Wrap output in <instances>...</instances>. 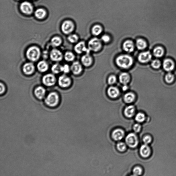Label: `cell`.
<instances>
[{"mask_svg": "<svg viewBox=\"0 0 176 176\" xmlns=\"http://www.w3.org/2000/svg\"><path fill=\"white\" fill-rule=\"evenodd\" d=\"M114 62L118 69L127 71L134 66L135 61L132 54L124 52L117 55L115 58Z\"/></svg>", "mask_w": 176, "mask_h": 176, "instance_id": "cell-1", "label": "cell"}, {"mask_svg": "<svg viewBox=\"0 0 176 176\" xmlns=\"http://www.w3.org/2000/svg\"><path fill=\"white\" fill-rule=\"evenodd\" d=\"M88 49L91 53H98L103 49V44L98 37H93L87 42Z\"/></svg>", "mask_w": 176, "mask_h": 176, "instance_id": "cell-2", "label": "cell"}, {"mask_svg": "<svg viewBox=\"0 0 176 176\" xmlns=\"http://www.w3.org/2000/svg\"><path fill=\"white\" fill-rule=\"evenodd\" d=\"M60 97L56 92H51L48 95L44 100L46 105L48 107L52 108L56 107L60 103Z\"/></svg>", "mask_w": 176, "mask_h": 176, "instance_id": "cell-3", "label": "cell"}, {"mask_svg": "<svg viewBox=\"0 0 176 176\" xmlns=\"http://www.w3.org/2000/svg\"><path fill=\"white\" fill-rule=\"evenodd\" d=\"M40 55V50L37 46H31L27 51V58L32 61L35 62L37 61L39 59Z\"/></svg>", "mask_w": 176, "mask_h": 176, "instance_id": "cell-4", "label": "cell"}, {"mask_svg": "<svg viewBox=\"0 0 176 176\" xmlns=\"http://www.w3.org/2000/svg\"><path fill=\"white\" fill-rule=\"evenodd\" d=\"M122 48L124 52L132 54L136 49L135 42L132 39H126L122 43Z\"/></svg>", "mask_w": 176, "mask_h": 176, "instance_id": "cell-5", "label": "cell"}, {"mask_svg": "<svg viewBox=\"0 0 176 176\" xmlns=\"http://www.w3.org/2000/svg\"><path fill=\"white\" fill-rule=\"evenodd\" d=\"M91 52H87L82 55L80 62L84 68H91L94 65V58Z\"/></svg>", "mask_w": 176, "mask_h": 176, "instance_id": "cell-6", "label": "cell"}, {"mask_svg": "<svg viewBox=\"0 0 176 176\" xmlns=\"http://www.w3.org/2000/svg\"><path fill=\"white\" fill-rule=\"evenodd\" d=\"M118 78V82L122 85H129L132 81V77L128 72L123 71L119 74Z\"/></svg>", "mask_w": 176, "mask_h": 176, "instance_id": "cell-7", "label": "cell"}, {"mask_svg": "<svg viewBox=\"0 0 176 176\" xmlns=\"http://www.w3.org/2000/svg\"><path fill=\"white\" fill-rule=\"evenodd\" d=\"M74 50L78 54L83 55L87 52H91L88 49L87 42L84 41H79L76 44L74 47Z\"/></svg>", "mask_w": 176, "mask_h": 176, "instance_id": "cell-8", "label": "cell"}, {"mask_svg": "<svg viewBox=\"0 0 176 176\" xmlns=\"http://www.w3.org/2000/svg\"><path fill=\"white\" fill-rule=\"evenodd\" d=\"M120 88L114 85L109 86L106 89V94L112 99H116L120 96L121 92Z\"/></svg>", "mask_w": 176, "mask_h": 176, "instance_id": "cell-9", "label": "cell"}, {"mask_svg": "<svg viewBox=\"0 0 176 176\" xmlns=\"http://www.w3.org/2000/svg\"><path fill=\"white\" fill-rule=\"evenodd\" d=\"M152 56L149 51H142L138 55V61L141 64H146L151 61Z\"/></svg>", "mask_w": 176, "mask_h": 176, "instance_id": "cell-10", "label": "cell"}, {"mask_svg": "<svg viewBox=\"0 0 176 176\" xmlns=\"http://www.w3.org/2000/svg\"><path fill=\"white\" fill-rule=\"evenodd\" d=\"M104 28L101 24L96 23L93 24L90 28V32L93 37H99L103 34Z\"/></svg>", "mask_w": 176, "mask_h": 176, "instance_id": "cell-11", "label": "cell"}, {"mask_svg": "<svg viewBox=\"0 0 176 176\" xmlns=\"http://www.w3.org/2000/svg\"><path fill=\"white\" fill-rule=\"evenodd\" d=\"M84 68L80 61H75L72 63L71 66V71L74 75H79L83 72Z\"/></svg>", "mask_w": 176, "mask_h": 176, "instance_id": "cell-12", "label": "cell"}, {"mask_svg": "<svg viewBox=\"0 0 176 176\" xmlns=\"http://www.w3.org/2000/svg\"><path fill=\"white\" fill-rule=\"evenodd\" d=\"M75 25L70 20H67L63 22L61 26L62 30L64 33L68 34L73 32L75 29Z\"/></svg>", "mask_w": 176, "mask_h": 176, "instance_id": "cell-13", "label": "cell"}, {"mask_svg": "<svg viewBox=\"0 0 176 176\" xmlns=\"http://www.w3.org/2000/svg\"><path fill=\"white\" fill-rule=\"evenodd\" d=\"M125 140L127 145L131 148L136 147L138 143L137 136L134 133L128 134L126 137Z\"/></svg>", "mask_w": 176, "mask_h": 176, "instance_id": "cell-14", "label": "cell"}, {"mask_svg": "<svg viewBox=\"0 0 176 176\" xmlns=\"http://www.w3.org/2000/svg\"><path fill=\"white\" fill-rule=\"evenodd\" d=\"M56 79L53 74H48L43 77L42 82L45 85L48 87L53 86L56 83Z\"/></svg>", "mask_w": 176, "mask_h": 176, "instance_id": "cell-15", "label": "cell"}, {"mask_svg": "<svg viewBox=\"0 0 176 176\" xmlns=\"http://www.w3.org/2000/svg\"><path fill=\"white\" fill-rule=\"evenodd\" d=\"M58 83L60 87L63 88L68 87L72 83L71 79L67 75H63L58 78Z\"/></svg>", "mask_w": 176, "mask_h": 176, "instance_id": "cell-16", "label": "cell"}, {"mask_svg": "<svg viewBox=\"0 0 176 176\" xmlns=\"http://www.w3.org/2000/svg\"><path fill=\"white\" fill-rule=\"evenodd\" d=\"M21 10L26 15H30L33 11V7L29 2L25 1L21 3L20 6Z\"/></svg>", "mask_w": 176, "mask_h": 176, "instance_id": "cell-17", "label": "cell"}, {"mask_svg": "<svg viewBox=\"0 0 176 176\" xmlns=\"http://www.w3.org/2000/svg\"><path fill=\"white\" fill-rule=\"evenodd\" d=\"M136 49L139 51H143L146 49L148 46L147 42L142 38H138L134 40Z\"/></svg>", "mask_w": 176, "mask_h": 176, "instance_id": "cell-18", "label": "cell"}, {"mask_svg": "<svg viewBox=\"0 0 176 176\" xmlns=\"http://www.w3.org/2000/svg\"><path fill=\"white\" fill-rule=\"evenodd\" d=\"M163 67L165 71L170 72L175 69V64L173 60L170 58H167L163 61Z\"/></svg>", "mask_w": 176, "mask_h": 176, "instance_id": "cell-19", "label": "cell"}, {"mask_svg": "<svg viewBox=\"0 0 176 176\" xmlns=\"http://www.w3.org/2000/svg\"><path fill=\"white\" fill-rule=\"evenodd\" d=\"M50 57L52 61L58 62L61 61L62 59L63 55L59 50L54 49L50 53Z\"/></svg>", "mask_w": 176, "mask_h": 176, "instance_id": "cell-20", "label": "cell"}, {"mask_svg": "<svg viewBox=\"0 0 176 176\" xmlns=\"http://www.w3.org/2000/svg\"><path fill=\"white\" fill-rule=\"evenodd\" d=\"M136 94L133 91H129L125 92L123 96V99L125 103H130L135 101L136 98Z\"/></svg>", "mask_w": 176, "mask_h": 176, "instance_id": "cell-21", "label": "cell"}, {"mask_svg": "<svg viewBox=\"0 0 176 176\" xmlns=\"http://www.w3.org/2000/svg\"><path fill=\"white\" fill-rule=\"evenodd\" d=\"M34 95L37 99L41 100L45 96L46 91L44 88L42 87L36 88L34 91Z\"/></svg>", "mask_w": 176, "mask_h": 176, "instance_id": "cell-22", "label": "cell"}, {"mask_svg": "<svg viewBox=\"0 0 176 176\" xmlns=\"http://www.w3.org/2000/svg\"><path fill=\"white\" fill-rule=\"evenodd\" d=\"M35 67L32 63H27L24 64L23 67V71L24 73L27 75H30L34 73Z\"/></svg>", "mask_w": 176, "mask_h": 176, "instance_id": "cell-23", "label": "cell"}, {"mask_svg": "<svg viewBox=\"0 0 176 176\" xmlns=\"http://www.w3.org/2000/svg\"><path fill=\"white\" fill-rule=\"evenodd\" d=\"M112 136L113 139L115 140H120L123 138L124 137V132L122 129H116L113 131Z\"/></svg>", "mask_w": 176, "mask_h": 176, "instance_id": "cell-24", "label": "cell"}, {"mask_svg": "<svg viewBox=\"0 0 176 176\" xmlns=\"http://www.w3.org/2000/svg\"><path fill=\"white\" fill-rule=\"evenodd\" d=\"M140 153L141 156L144 158L148 157L150 154V149L147 144H145L141 146L140 148Z\"/></svg>", "mask_w": 176, "mask_h": 176, "instance_id": "cell-25", "label": "cell"}, {"mask_svg": "<svg viewBox=\"0 0 176 176\" xmlns=\"http://www.w3.org/2000/svg\"><path fill=\"white\" fill-rule=\"evenodd\" d=\"M118 82V76L114 74H110L107 77L106 82L109 86L116 85Z\"/></svg>", "mask_w": 176, "mask_h": 176, "instance_id": "cell-26", "label": "cell"}, {"mask_svg": "<svg viewBox=\"0 0 176 176\" xmlns=\"http://www.w3.org/2000/svg\"><path fill=\"white\" fill-rule=\"evenodd\" d=\"M103 44H110L112 41V36L109 34H103L100 38Z\"/></svg>", "mask_w": 176, "mask_h": 176, "instance_id": "cell-27", "label": "cell"}, {"mask_svg": "<svg viewBox=\"0 0 176 176\" xmlns=\"http://www.w3.org/2000/svg\"><path fill=\"white\" fill-rule=\"evenodd\" d=\"M153 53L156 57L161 58L164 54L165 50L161 46H157L153 50Z\"/></svg>", "mask_w": 176, "mask_h": 176, "instance_id": "cell-28", "label": "cell"}, {"mask_svg": "<svg viewBox=\"0 0 176 176\" xmlns=\"http://www.w3.org/2000/svg\"><path fill=\"white\" fill-rule=\"evenodd\" d=\"M135 112V107L133 105H129L125 109L124 114L128 118L132 117L134 114Z\"/></svg>", "mask_w": 176, "mask_h": 176, "instance_id": "cell-29", "label": "cell"}, {"mask_svg": "<svg viewBox=\"0 0 176 176\" xmlns=\"http://www.w3.org/2000/svg\"><path fill=\"white\" fill-rule=\"evenodd\" d=\"M37 68L39 71L41 72H45L47 71L49 68L48 64L44 61L39 62L37 64Z\"/></svg>", "mask_w": 176, "mask_h": 176, "instance_id": "cell-30", "label": "cell"}, {"mask_svg": "<svg viewBox=\"0 0 176 176\" xmlns=\"http://www.w3.org/2000/svg\"><path fill=\"white\" fill-rule=\"evenodd\" d=\"M36 18L39 19L44 18L46 16V12L42 8H39L36 10L34 13Z\"/></svg>", "mask_w": 176, "mask_h": 176, "instance_id": "cell-31", "label": "cell"}, {"mask_svg": "<svg viewBox=\"0 0 176 176\" xmlns=\"http://www.w3.org/2000/svg\"><path fill=\"white\" fill-rule=\"evenodd\" d=\"M52 71L54 74H58L63 72V66L56 63L53 65L51 68Z\"/></svg>", "mask_w": 176, "mask_h": 176, "instance_id": "cell-32", "label": "cell"}, {"mask_svg": "<svg viewBox=\"0 0 176 176\" xmlns=\"http://www.w3.org/2000/svg\"><path fill=\"white\" fill-rule=\"evenodd\" d=\"M75 54L72 52H67L64 55L65 59L68 62L73 61L75 60Z\"/></svg>", "mask_w": 176, "mask_h": 176, "instance_id": "cell-33", "label": "cell"}, {"mask_svg": "<svg viewBox=\"0 0 176 176\" xmlns=\"http://www.w3.org/2000/svg\"><path fill=\"white\" fill-rule=\"evenodd\" d=\"M68 39L72 44H76L79 42V37L77 34H72L69 36Z\"/></svg>", "mask_w": 176, "mask_h": 176, "instance_id": "cell-34", "label": "cell"}, {"mask_svg": "<svg viewBox=\"0 0 176 176\" xmlns=\"http://www.w3.org/2000/svg\"><path fill=\"white\" fill-rule=\"evenodd\" d=\"M61 38L58 37H55L51 40V44L54 47H57L61 45L62 43Z\"/></svg>", "mask_w": 176, "mask_h": 176, "instance_id": "cell-35", "label": "cell"}, {"mask_svg": "<svg viewBox=\"0 0 176 176\" xmlns=\"http://www.w3.org/2000/svg\"><path fill=\"white\" fill-rule=\"evenodd\" d=\"M175 77L173 74H172L170 72H169L167 73L165 77V81L167 83L170 84L173 83L175 80Z\"/></svg>", "mask_w": 176, "mask_h": 176, "instance_id": "cell-36", "label": "cell"}, {"mask_svg": "<svg viewBox=\"0 0 176 176\" xmlns=\"http://www.w3.org/2000/svg\"><path fill=\"white\" fill-rule=\"evenodd\" d=\"M161 65V62L159 60L155 59L153 60L151 63V66L155 69L159 68Z\"/></svg>", "mask_w": 176, "mask_h": 176, "instance_id": "cell-37", "label": "cell"}, {"mask_svg": "<svg viewBox=\"0 0 176 176\" xmlns=\"http://www.w3.org/2000/svg\"><path fill=\"white\" fill-rule=\"evenodd\" d=\"M146 117L144 114L139 113L136 115L135 120L137 122H144L145 120Z\"/></svg>", "mask_w": 176, "mask_h": 176, "instance_id": "cell-38", "label": "cell"}, {"mask_svg": "<svg viewBox=\"0 0 176 176\" xmlns=\"http://www.w3.org/2000/svg\"><path fill=\"white\" fill-rule=\"evenodd\" d=\"M117 149L120 152L125 151L126 149V144L122 142L118 143L117 144Z\"/></svg>", "mask_w": 176, "mask_h": 176, "instance_id": "cell-39", "label": "cell"}, {"mask_svg": "<svg viewBox=\"0 0 176 176\" xmlns=\"http://www.w3.org/2000/svg\"><path fill=\"white\" fill-rule=\"evenodd\" d=\"M142 169L139 167H136L134 168L133 172L134 175L138 176L142 174Z\"/></svg>", "mask_w": 176, "mask_h": 176, "instance_id": "cell-40", "label": "cell"}, {"mask_svg": "<svg viewBox=\"0 0 176 176\" xmlns=\"http://www.w3.org/2000/svg\"><path fill=\"white\" fill-rule=\"evenodd\" d=\"M71 71V67L68 64H65L63 66V72L65 73H68Z\"/></svg>", "mask_w": 176, "mask_h": 176, "instance_id": "cell-41", "label": "cell"}, {"mask_svg": "<svg viewBox=\"0 0 176 176\" xmlns=\"http://www.w3.org/2000/svg\"><path fill=\"white\" fill-rule=\"evenodd\" d=\"M120 89L122 91L126 92L129 91L130 86H129V85H122Z\"/></svg>", "mask_w": 176, "mask_h": 176, "instance_id": "cell-42", "label": "cell"}, {"mask_svg": "<svg viewBox=\"0 0 176 176\" xmlns=\"http://www.w3.org/2000/svg\"><path fill=\"white\" fill-rule=\"evenodd\" d=\"M152 141L151 138L150 136H145L143 139V141L145 144H150Z\"/></svg>", "mask_w": 176, "mask_h": 176, "instance_id": "cell-43", "label": "cell"}, {"mask_svg": "<svg viewBox=\"0 0 176 176\" xmlns=\"http://www.w3.org/2000/svg\"><path fill=\"white\" fill-rule=\"evenodd\" d=\"M133 129L136 132H139L141 130V126L139 124H136L134 126Z\"/></svg>", "mask_w": 176, "mask_h": 176, "instance_id": "cell-44", "label": "cell"}, {"mask_svg": "<svg viewBox=\"0 0 176 176\" xmlns=\"http://www.w3.org/2000/svg\"><path fill=\"white\" fill-rule=\"evenodd\" d=\"M0 86H1V91H0V93H1V94H3L5 92V87L3 84L2 83H1Z\"/></svg>", "mask_w": 176, "mask_h": 176, "instance_id": "cell-45", "label": "cell"}, {"mask_svg": "<svg viewBox=\"0 0 176 176\" xmlns=\"http://www.w3.org/2000/svg\"><path fill=\"white\" fill-rule=\"evenodd\" d=\"M17 1H20V0H17Z\"/></svg>", "mask_w": 176, "mask_h": 176, "instance_id": "cell-46", "label": "cell"}]
</instances>
